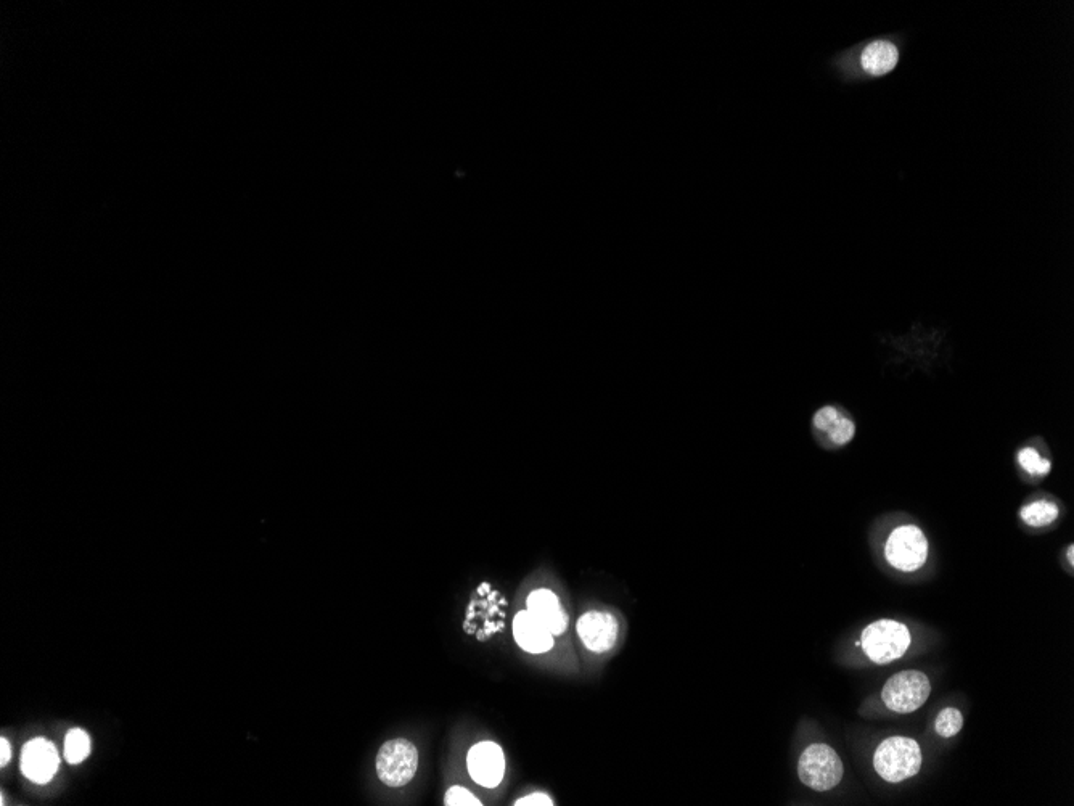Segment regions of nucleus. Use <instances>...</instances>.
I'll return each mask as SVG.
<instances>
[{"mask_svg":"<svg viewBox=\"0 0 1074 806\" xmlns=\"http://www.w3.org/2000/svg\"><path fill=\"white\" fill-rule=\"evenodd\" d=\"M874 766L886 782L906 781L919 773L922 750L911 737H890L875 752Z\"/></svg>","mask_w":1074,"mask_h":806,"instance_id":"nucleus-1","label":"nucleus"},{"mask_svg":"<svg viewBox=\"0 0 1074 806\" xmlns=\"http://www.w3.org/2000/svg\"><path fill=\"white\" fill-rule=\"evenodd\" d=\"M867 657L878 665L894 662L911 646V633L899 621L880 620L865 628L861 639Z\"/></svg>","mask_w":1074,"mask_h":806,"instance_id":"nucleus-2","label":"nucleus"},{"mask_svg":"<svg viewBox=\"0 0 1074 806\" xmlns=\"http://www.w3.org/2000/svg\"><path fill=\"white\" fill-rule=\"evenodd\" d=\"M843 773V763L830 745L812 744L804 750L798 763L801 782L817 792H827L837 787L843 779Z\"/></svg>","mask_w":1074,"mask_h":806,"instance_id":"nucleus-3","label":"nucleus"},{"mask_svg":"<svg viewBox=\"0 0 1074 806\" xmlns=\"http://www.w3.org/2000/svg\"><path fill=\"white\" fill-rule=\"evenodd\" d=\"M419 768V752L406 739H393L382 745L377 755V774L388 787H404L414 779Z\"/></svg>","mask_w":1074,"mask_h":806,"instance_id":"nucleus-4","label":"nucleus"},{"mask_svg":"<svg viewBox=\"0 0 1074 806\" xmlns=\"http://www.w3.org/2000/svg\"><path fill=\"white\" fill-rule=\"evenodd\" d=\"M930 692V679L922 671H901L888 679L882 699L891 712L906 715L919 710L927 702Z\"/></svg>","mask_w":1074,"mask_h":806,"instance_id":"nucleus-5","label":"nucleus"},{"mask_svg":"<svg viewBox=\"0 0 1074 806\" xmlns=\"http://www.w3.org/2000/svg\"><path fill=\"white\" fill-rule=\"evenodd\" d=\"M885 556L901 572H915L927 562V536L915 525H902L886 541Z\"/></svg>","mask_w":1074,"mask_h":806,"instance_id":"nucleus-6","label":"nucleus"},{"mask_svg":"<svg viewBox=\"0 0 1074 806\" xmlns=\"http://www.w3.org/2000/svg\"><path fill=\"white\" fill-rule=\"evenodd\" d=\"M468 773L476 784L486 789H494L501 784L505 774V757L499 745L494 742H480L473 745L468 752Z\"/></svg>","mask_w":1074,"mask_h":806,"instance_id":"nucleus-7","label":"nucleus"},{"mask_svg":"<svg viewBox=\"0 0 1074 806\" xmlns=\"http://www.w3.org/2000/svg\"><path fill=\"white\" fill-rule=\"evenodd\" d=\"M60 765L57 749L46 739H33L21 753V771L29 781L47 784L52 781Z\"/></svg>","mask_w":1074,"mask_h":806,"instance_id":"nucleus-8","label":"nucleus"},{"mask_svg":"<svg viewBox=\"0 0 1074 806\" xmlns=\"http://www.w3.org/2000/svg\"><path fill=\"white\" fill-rule=\"evenodd\" d=\"M578 634L587 649L603 654L616 644L618 621L611 613L587 612L579 618Z\"/></svg>","mask_w":1074,"mask_h":806,"instance_id":"nucleus-9","label":"nucleus"},{"mask_svg":"<svg viewBox=\"0 0 1074 806\" xmlns=\"http://www.w3.org/2000/svg\"><path fill=\"white\" fill-rule=\"evenodd\" d=\"M513 638L529 654H544L554 647V634L529 610H521L513 620Z\"/></svg>","mask_w":1074,"mask_h":806,"instance_id":"nucleus-10","label":"nucleus"},{"mask_svg":"<svg viewBox=\"0 0 1074 806\" xmlns=\"http://www.w3.org/2000/svg\"><path fill=\"white\" fill-rule=\"evenodd\" d=\"M812 425L824 441L833 446H845L856 435V424L835 406H824L814 414Z\"/></svg>","mask_w":1074,"mask_h":806,"instance_id":"nucleus-11","label":"nucleus"},{"mask_svg":"<svg viewBox=\"0 0 1074 806\" xmlns=\"http://www.w3.org/2000/svg\"><path fill=\"white\" fill-rule=\"evenodd\" d=\"M526 610L539 618L554 636L565 633L568 628V615L550 589H536L529 594Z\"/></svg>","mask_w":1074,"mask_h":806,"instance_id":"nucleus-12","label":"nucleus"},{"mask_svg":"<svg viewBox=\"0 0 1074 806\" xmlns=\"http://www.w3.org/2000/svg\"><path fill=\"white\" fill-rule=\"evenodd\" d=\"M898 49L891 42L877 41L862 52V66L870 75L882 76L898 65Z\"/></svg>","mask_w":1074,"mask_h":806,"instance_id":"nucleus-13","label":"nucleus"},{"mask_svg":"<svg viewBox=\"0 0 1074 806\" xmlns=\"http://www.w3.org/2000/svg\"><path fill=\"white\" fill-rule=\"evenodd\" d=\"M1020 517L1029 527H1047V525L1057 520L1058 507L1057 504L1050 501L1031 502V504L1021 509Z\"/></svg>","mask_w":1074,"mask_h":806,"instance_id":"nucleus-14","label":"nucleus"},{"mask_svg":"<svg viewBox=\"0 0 1074 806\" xmlns=\"http://www.w3.org/2000/svg\"><path fill=\"white\" fill-rule=\"evenodd\" d=\"M91 753V739L82 729H71L65 739V758L71 765L86 760Z\"/></svg>","mask_w":1074,"mask_h":806,"instance_id":"nucleus-15","label":"nucleus"},{"mask_svg":"<svg viewBox=\"0 0 1074 806\" xmlns=\"http://www.w3.org/2000/svg\"><path fill=\"white\" fill-rule=\"evenodd\" d=\"M1018 464L1021 465V469L1028 472L1031 477H1046L1047 473L1052 469L1049 459H1044L1041 454L1034 448H1021L1017 454Z\"/></svg>","mask_w":1074,"mask_h":806,"instance_id":"nucleus-16","label":"nucleus"},{"mask_svg":"<svg viewBox=\"0 0 1074 806\" xmlns=\"http://www.w3.org/2000/svg\"><path fill=\"white\" fill-rule=\"evenodd\" d=\"M964 726V716L957 708H946L939 713L935 721V729L941 737H954L959 734Z\"/></svg>","mask_w":1074,"mask_h":806,"instance_id":"nucleus-17","label":"nucleus"},{"mask_svg":"<svg viewBox=\"0 0 1074 806\" xmlns=\"http://www.w3.org/2000/svg\"><path fill=\"white\" fill-rule=\"evenodd\" d=\"M444 805L447 806H481L483 803L464 787H451L444 797Z\"/></svg>","mask_w":1074,"mask_h":806,"instance_id":"nucleus-18","label":"nucleus"},{"mask_svg":"<svg viewBox=\"0 0 1074 806\" xmlns=\"http://www.w3.org/2000/svg\"><path fill=\"white\" fill-rule=\"evenodd\" d=\"M515 805H517V806H523V805H525V806H529V805L552 806V805H554V802H552V798H550L549 795L541 794V792H534V794L528 795V797H523V798H520V800H517V803H515Z\"/></svg>","mask_w":1074,"mask_h":806,"instance_id":"nucleus-19","label":"nucleus"},{"mask_svg":"<svg viewBox=\"0 0 1074 806\" xmlns=\"http://www.w3.org/2000/svg\"><path fill=\"white\" fill-rule=\"evenodd\" d=\"M0 750H2V758H0V765L5 766L12 758V747L7 739H0Z\"/></svg>","mask_w":1074,"mask_h":806,"instance_id":"nucleus-20","label":"nucleus"},{"mask_svg":"<svg viewBox=\"0 0 1074 806\" xmlns=\"http://www.w3.org/2000/svg\"><path fill=\"white\" fill-rule=\"evenodd\" d=\"M1068 560H1070L1071 565L1074 564V547H1073V544H1071V546H1068Z\"/></svg>","mask_w":1074,"mask_h":806,"instance_id":"nucleus-21","label":"nucleus"}]
</instances>
